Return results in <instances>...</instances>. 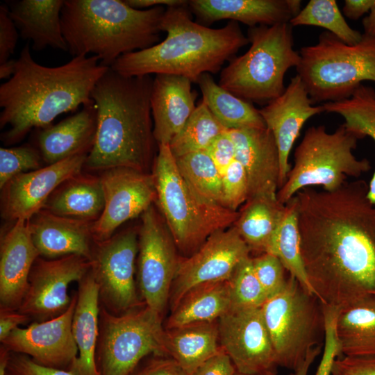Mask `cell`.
<instances>
[{"label":"cell","mask_w":375,"mask_h":375,"mask_svg":"<svg viewBox=\"0 0 375 375\" xmlns=\"http://www.w3.org/2000/svg\"><path fill=\"white\" fill-rule=\"evenodd\" d=\"M367 189L358 180L296 194L302 258L322 304L342 309L375 299V206Z\"/></svg>","instance_id":"obj_1"},{"label":"cell","mask_w":375,"mask_h":375,"mask_svg":"<svg viewBox=\"0 0 375 375\" xmlns=\"http://www.w3.org/2000/svg\"><path fill=\"white\" fill-rule=\"evenodd\" d=\"M109 67L95 56H78L58 67L36 62L26 43L13 75L0 85V128L5 145L22 140L33 128L51 125L59 115L91 101V92Z\"/></svg>","instance_id":"obj_2"},{"label":"cell","mask_w":375,"mask_h":375,"mask_svg":"<svg viewBox=\"0 0 375 375\" xmlns=\"http://www.w3.org/2000/svg\"><path fill=\"white\" fill-rule=\"evenodd\" d=\"M153 81L151 75L125 76L110 67L98 80L91 92L97 131L84 168L103 172L126 167L149 173L157 144L151 109Z\"/></svg>","instance_id":"obj_3"},{"label":"cell","mask_w":375,"mask_h":375,"mask_svg":"<svg viewBox=\"0 0 375 375\" xmlns=\"http://www.w3.org/2000/svg\"><path fill=\"white\" fill-rule=\"evenodd\" d=\"M160 28L167 33L164 40L121 56L110 68L125 76L171 74L197 83L203 74L218 73L249 43L236 22L219 28L194 22L188 2L166 7Z\"/></svg>","instance_id":"obj_4"},{"label":"cell","mask_w":375,"mask_h":375,"mask_svg":"<svg viewBox=\"0 0 375 375\" xmlns=\"http://www.w3.org/2000/svg\"><path fill=\"white\" fill-rule=\"evenodd\" d=\"M165 10L135 9L120 0H65L61 24L68 52L92 53L110 67L121 56L160 42Z\"/></svg>","instance_id":"obj_5"},{"label":"cell","mask_w":375,"mask_h":375,"mask_svg":"<svg viewBox=\"0 0 375 375\" xmlns=\"http://www.w3.org/2000/svg\"><path fill=\"white\" fill-rule=\"evenodd\" d=\"M152 169L156 203L177 249L187 257L212 233L236 221L238 211L208 200L187 182L168 144L158 146Z\"/></svg>","instance_id":"obj_6"},{"label":"cell","mask_w":375,"mask_h":375,"mask_svg":"<svg viewBox=\"0 0 375 375\" xmlns=\"http://www.w3.org/2000/svg\"><path fill=\"white\" fill-rule=\"evenodd\" d=\"M290 23L257 26L247 31L250 47L221 71L219 86L250 103H268L284 92V78L300 61Z\"/></svg>","instance_id":"obj_7"},{"label":"cell","mask_w":375,"mask_h":375,"mask_svg":"<svg viewBox=\"0 0 375 375\" xmlns=\"http://www.w3.org/2000/svg\"><path fill=\"white\" fill-rule=\"evenodd\" d=\"M297 75L314 102H335L349 98L366 81L375 82V35L362 33L347 44L328 31L318 42L301 48Z\"/></svg>","instance_id":"obj_8"},{"label":"cell","mask_w":375,"mask_h":375,"mask_svg":"<svg viewBox=\"0 0 375 375\" xmlns=\"http://www.w3.org/2000/svg\"><path fill=\"white\" fill-rule=\"evenodd\" d=\"M358 140L343 124L332 133L324 125L308 128L294 151V165L278 190V200L285 205L300 190L315 185L333 192L348 177L358 178L368 172L369 160L353 154Z\"/></svg>","instance_id":"obj_9"},{"label":"cell","mask_w":375,"mask_h":375,"mask_svg":"<svg viewBox=\"0 0 375 375\" xmlns=\"http://www.w3.org/2000/svg\"><path fill=\"white\" fill-rule=\"evenodd\" d=\"M278 366L294 371L324 334L322 304L289 275L284 288L260 307Z\"/></svg>","instance_id":"obj_10"},{"label":"cell","mask_w":375,"mask_h":375,"mask_svg":"<svg viewBox=\"0 0 375 375\" xmlns=\"http://www.w3.org/2000/svg\"><path fill=\"white\" fill-rule=\"evenodd\" d=\"M162 319L145 305L121 315L100 306L96 351L99 375H131L147 356L168 355Z\"/></svg>","instance_id":"obj_11"},{"label":"cell","mask_w":375,"mask_h":375,"mask_svg":"<svg viewBox=\"0 0 375 375\" xmlns=\"http://www.w3.org/2000/svg\"><path fill=\"white\" fill-rule=\"evenodd\" d=\"M140 217L136 260L140 299L162 316L181 257L162 216L153 204Z\"/></svg>","instance_id":"obj_12"},{"label":"cell","mask_w":375,"mask_h":375,"mask_svg":"<svg viewBox=\"0 0 375 375\" xmlns=\"http://www.w3.org/2000/svg\"><path fill=\"white\" fill-rule=\"evenodd\" d=\"M138 231L129 228L96 242L92 272L99 288L100 306L121 315L144 304L139 298L135 274Z\"/></svg>","instance_id":"obj_13"},{"label":"cell","mask_w":375,"mask_h":375,"mask_svg":"<svg viewBox=\"0 0 375 375\" xmlns=\"http://www.w3.org/2000/svg\"><path fill=\"white\" fill-rule=\"evenodd\" d=\"M250 253L249 247L233 226L212 233L194 253L181 258L171 289L172 310L192 288L229 280Z\"/></svg>","instance_id":"obj_14"},{"label":"cell","mask_w":375,"mask_h":375,"mask_svg":"<svg viewBox=\"0 0 375 375\" xmlns=\"http://www.w3.org/2000/svg\"><path fill=\"white\" fill-rule=\"evenodd\" d=\"M91 268V260L78 255L56 258L39 256L31 268L27 290L18 310L34 322L60 316L72 302L67 292L69 284L78 283Z\"/></svg>","instance_id":"obj_15"},{"label":"cell","mask_w":375,"mask_h":375,"mask_svg":"<svg viewBox=\"0 0 375 375\" xmlns=\"http://www.w3.org/2000/svg\"><path fill=\"white\" fill-rule=\"evenodd\" d=\"M217 322L220 346L238 373L274 372L278 365L260 308H231Z\"/></svg>","instance_id":"obj_16"},{"label":"cell","mask_w":375,"mask_h":375,"mask_svg":"<svg viewBox=\"0 0 375 375\" xmlns=\"http://www.w3.org/2000/svg\"><path fill=\"white\" fill-rule=\"evenodd\" d=\"M99 176L105 206L92 225L96 242L111 238L122 224L141 216L156 199L151 173L116 167L103 171Z\"/></svg>","instance_id":"obj_17"},{"label":"cell","mask_w":375,"mask_h":375,"mask_svg":"<svg viewBox=\"0 0 375 375\" xmlns=\"http://www.w3.org/2000/svg\"><path fill=\"white\" fill-rule=\"evenodd\" d=\"M77 296V292L72 294L70 306L60 316L17 327L1 345L10 353L28 356L40 365L67 370L78 356L72 330Z\"/></svg>","instance_id":"obj_18"},{"label":"cell","mask_w":375,"mask_h":375,"mask_svg":"<svg viewBox=\"0 0 375 375\" xmlns=\"http://www.w3.org/2000/svg\"><path fill=\"white\" fill-rule=\"evenodd\" d=\"M88 155L74 156L15 176L1 189L2 218L10 223L28 220L62 183L81 172Z\"/></svg>","instance_id":"obj_19"},{"label":"cell","mask_w":375,"mask_h":375,"mask_svg":"<svg viewBox=\"0 0 375 375\" xmlns=\"http://www.w3.org/2000/svg\"><path fill=\"white\" fill-rule=\"evenodd\" d=\"M314 104L304 83L297 74L291 78L281 95L258 109L278 149L280 188L291 169L290 154L303 126L310 117L325 112L322 105Z\"/></svg>","instance_id":"obj_20"},{"label":"cell","mask_w":375,"mask_h":375,"mask_svg":"<svg viewBox=\"0 0 375 375\" xmlns=\"http://www.w3.org/2000/svg\"><path fill=\"white\" fill-rule=\"evenodd\" d=\"M228 132L235 144V159L242 164L247 176L249 199L277 197L280 158L271 131L264 127L232 129Z\"/></svg>","instance_id":"obj_21"},{"label":"cell","mask_w":375,"mask_h":375,"mask_svg":"<svg viewBox=\"0 0 375 375\" xmlns=\"http://www.w3.org/2000/svg\"><path fill=\"white\" fill-rule=\"evenodd\" d=\"M39 256L28 220L12 222L1 233L0 309H19L27 290L31 268Z\"/></svg>","instance_id":"obj_22"},{"label":"cell","mask_w":375,"mask_h":375,"mask_svg":"<svg viewBox=\"0 0 375 375\" xmlns=\"http://www.w3.org/2000/svg\"><path fill=\"white\" fill-rule=\"evenodd\" d=\"M28 225L40 257L74 254L91 260L96 244L92 222L58 216L42 208L28 220Z\"/></svg>","instance_id":"obj_23"},{"label":"cell","mask_w":375,"mask_h":375,"mask_svg":"<svg viewBox=\"0 0 375 375\" xmlns=\"http://www.w3.org/2000/svg\"><path fill=\"white\" fill-rule=\"evenodd\" d=\"M299 0H191L197 22L206 26L229 19L251 27L289 23L301 10Z\"/></svg>","instance_id":"obj_24"},{"label":"cell","mask_w":375,"mask_h":375,"mask_svg":"<svg viewBox=\"0 0 375 375\" xmlns=\"http://www.w3.org/2000/svg\"><path fill=\"white\" fill-rule=\"evenodd\" d=\"M183 76L156 74L153 81L151 109L153 136L158 145L169 144L196 108L197 93Z\"/></svg>","instance_id":"obj_25"},{"label":"cell","mask_w":375,"mask_h":375,"mask_svg":"<svg viewBox=\"0 0 375 375\" xmlns=\"http://www.w3.org/2000/svg\"><path fill=\"white\" fill-rule=\"evenodd\" d=\"M38 149L44 162L51 165L66 158L88 154L97 131V110L94 102L82 106L75 115L55 125L40 128Z\"/></svg>","instance_id":"obj_26"},{"label":"cell","mask_w":375,"mask_h":375,"mask_svg":"<svg viewBox=\"0 0 375 375\" xmlns=\"http://www.w3.org/2000/svg\"><path fill=\"white\" fill-rule=\"evenodd\" d=\"M78 283L72 326L78 356L67 371L73 375H99L96 351L99 335L100 301L98 285L92 269Z\"/></svg>","instance_id":"obj_27"},{"label":"cell","mask_w":375,"mask_h":375,"mask_svg":"<svg viewBox=\"0 0 375 375\" xmlns=\"http://www.w3.org/2000/svg\"><path fill=\"white\" fill-rule=\"evenodd\" d=\"M64 3L65 0H20L6 3L19 35L32 42L33 50L50 47L68 51L61 24Z\"/></svg>","instance_id":"obj_28"},{"label":"cell","mask_w":375,"mask_h":375,"mask_svg":"<svg viewBox=\"0 0 375 375\" xmlns=\"http://www.w3.org/2000/svg\"><path fill=\"white\" fill-rule=\"evenodd\" d=\"M104 206L100 176L80 172L62 183L43 208L58 216L94 223L101 215Z\"/></svg>","instance_id":"obj_29"},{"label":"cell","mask_w":375,"mask_h":375,"mask_svg":"<svg viewBox=\"0 0 375 375\" xmlns=\"http://www.w3.org/2000/svg\"><path fill=\"white\" fill-rule=\"evenodd\" d=\"M165 344L167 354L192 375L222 349L217 320L165 329Z\"/></svg>","instance_id":"obj_30"},{"label":"cell","mask_w":375,"mask_h":375,"mask_svg":"<svg viewBox=\"0 0 375 375\" xmlns=\"http://www.w3.org/2000/svg\"><path fill=\"white\" fill-rule=\"evenodd\" d=\"M231 308L229 280L201 284L190 290L172 310L165 329L217 321Z\"/></svg>","instance_id":"obj_31"},{"label":"cell","mask_w":375,"mask_h":375,"mask_svg":"<svg viewBox=\"0 0 375 375\" xmlns=\"http://www.w3.org/2000/svg\"><path fill=\"white\" fill-rule=\"evenodd\" d=\"M284 211L285 205L277 197H251L238 211L233 226L251 252L268 253Z\"/></svg>","instance_id":"obj_32"},{"label":"cell","mask_w":375,"mask_h":375,"mask_svg":"<svg viewBox=\"0 0 375 375\" xmlns=\"http://www.w3.org/2000/svg\"><path fill=\"white\" fill-rule=\"evenodd\" d=\"M336 332L341 356L375 357V299L340 309Z\"/></svg>","instance_id":"obj_33"},{"label":"cell","mask_w":375,"mask_h":375,"mask_svg":"<svg viewBox=\"0 0 375 375\" xmlns=\"http://www.w3.org/2000/svg\"><path fill=\"white\" fill-rule=\"evenodd\" d=\"M197 83L202 101L226 129L266 127L258 109L219 86L210 74H203Z\"/></svg>","instance_id":"obj_34"},{"label":"cell","mask_w":375,"mask_h":375,"mask_svg":"<svg viewBox=\"0 0 375 375\" xmlns=\"http://www.w3.org/2000/svg\"><path fill=\"white\" fill-rule=\"evenodd\" d=\"M298 210V199L295 195L285 204L283 217L268 253L278 257L289 274L307 292L316 296L302 258Z\"/></svg>","instance_id":"obj_35"},{"label":"cell","mask_w":375,"mask_h":375,"mask_svg":"<svg viewBox=\"0 0 375 375\" xmlns=\"http://www.w3.org/2000/svg\"><path fill=\"white\" fill-rule=\"evenodd\" d=\"M325 112L343 117L344 126L361 139L370 137L375 143V90L360 85L351 96L342 101L322 104ZM369 201L375 206V171L368 183Z\"/></svg>","instance_id":"obj_36"},{"label":"cell","mask_w":375,"mask_h":375,"mask_svg":"<svg viewBox=\"0 0 375 375\" xmlns=\"http://www.w3.org/2000/svg\"><path fill=\"white\" fill-rule=\"evenodd\" d=\"M227 130L201 101L168 145L177 158L190 153L206 151L217 137Z\"/></svg>","instance_id":"obj_37"},{"label":"cell","mask_w":375,"mask_h":375,"mask_svg":"<svg viewBox=\"0 0 375 375\" xmlns=\"http://www.w3.org/2000/svg\"><path fill=\"white\" fill-rule=\"evenodd\" d=\"M292 26L324 28L347 44H355L362 33L350 27L335 0H310L289 22Z\"/></svg>","instance_id":"obj_38"},{"label":"cell","mask_w":375,"mask_h":375,"mask_svg":"<svg viewBox=\"0 0 375 375\" xmlns=\"http://www.w3.org/2000/svg\"><path fill=\"white\" fill-rule=\"evenodd\" d=\"M176 161L183 178L198 193L222 205V176L206 151L182 156Z\"/></svg>","instance_id":"obj_39"},{"label":"cell","mask_w":375,"mask_h":375,"mask_svg":"<svg viewBox=\"0 0 375 375\" xmlns=\"http://www.w3.org/2000/svg\"><path fill=\"white\" fill-rule=\"evenodd\" d=\"M229 283L232 308H260L267 299L255 274L251 256L238 266Z\"/></svg>","instance_id":"obj_40"},{"label":"cell","mask_w":375,"mask_h":375,"mask_svg":"<svg viewBox=\"0 0 375 375\" xmlns=\"http://www.w3.org/2000/svg\"><path fill=\"white\" fill-rule=\"evenodd\" d=\"M44 160L38 148L23 144L0 149V189L15 176L43 167Z\"/></svg>","instance_id":"obj_41"},{"label":"cell","mask_w":375,"mask_h":375,"mask_svg":"<svg viewBox=\"0 0 375 375\" xmlns=\"http://www.w3.org/2000/svg\"><path fill=\"white\" fill-rule=\"evenodd\" d=\"M222 200L225 208L238 211L249 199V183L242 164L235 159L222 176Z\"/></svg>","instance_id":"obj_42"},{"label":"cell","mask_w":375,"mask_h":375,"mask_svg":"<svg viewBox=\"0 0 375 375\" xmlns=\"http://www.w3.org/2000/svg\"><path fill=\"white\" fill-rule=\"evenodd\" d=\"M255 274L267 299L278 293L285 286L286 269L275 255L264 253L251 258Z\"/></svg>","instance_id":"obj_43"},{"label":"cell","mask_w":375,"mask_h":375,"mask_svg":"<svg viewBox=\"0 0 375 375\" xmlns=\"http://www.w3.org/2000/svg\"><path fill=\"white\" fill-rule=\"evenodd\" d=\"M322 304L324 323L323 353L315 375H331L335 359L341 356L340 344L336 332V322L340 309Z\"/></svg>","instance_id":"obj_44"},{"label":"cell","mask_w":375,"mask_h":375,"mask_svg":"<svg viewBox=\"0 0 375 375\" xmlns=\"http://www.w3.org/2000/svg\"><path fill=\"white\" fill-rule=\"evenodd\" d=\"M6 375H73L65 369L40 365L28 356L10 353Z\"/></svg>","instance_id":"obj_45"},{"label":"cell","mask_w":375,"mask_h":375,"mask_svg":"<svg viewBox=\"0 0 375 375\" xmlns=\"http://www.w3.org/2000/svg\"><path fill=\"white\" fill-rule=\"evenodd\" d=\"M206 151L222 176L235 159V147L228 130L217 137Z\"/></svg>","instance_id":"obj_46"},{"label":"cell","mask_w":375,"mask_h":375,"mask_svg":"<svg viewBox=\"0 0 375 375\" xmlns=\"http://www.w3.org/2000/svg\"><path fill=\"white\" fill-rule=\"evenodd\" d=\"M19 31L9 15L6 3L0 6V64L8 60L14 53Z\"/></svg>","instance_id":"obj_47"},{"label":"cell","mask_w":375,"mask_h":375,"mask_svg":"<svg viewBox=\"0 0 375 375\" xmlns=\"http://www.w3.org/2000/svg\"><path fill=\"white\" fill-rule=\"evenodd\" d=\"M331 375H375V357L340 356L333 363Z\"/></svg>","instance_id":"obj_48"},{"label":"cell","mask_w":375,"mask_h":375,"mask_svg":"<svg viewBox=\"0 0 375 375\" xmlns=\"http://www.w3.org/2000/svg\"><path fill=\"white\" fill-rule=\"evenodd\" d=\"M236 368L222 349L201 365L192 375H236Z\"/></svg>","instance_id":"obj_49"},{"label":"cell","mask_w":375,"mask_h":375,"mask_svg":"<svg viewBox=\"0 0 375 375\" xmlns=\"http://www.w3.org/2000/svg\"><path fill=\"white\" fill-rule=\"evenodd\" d=\"M31 320L18 310L0 309V342L3 341L14 329Z\"/></svg>","instance_id":"obj_50"},{"label":"cell","mask_w":375,"mask_h":375,"mask_svg":"<svg viewBox=\"0 0 375 375\" xmlns=\"http://www.w3.org/2000/svg\"><path fill=\"white\" fill-rule=\"evenodd\" d=\"M148 375H190L171 358H155L149 361Z\"/></svg>","instance_id":"obj_51"},{"label":"cell","mask_w":375,"mask_h":375,"mask_svg":"<svg viewBox=\"0 0 375 375\" xmlns=\"http://www.w3.org/2000/svg\"><path fill=\"white\" fill-rule=\"evenodd\" d=\"M375 5V0H345L342 8L343 14L349 19L357 20L369 13Z\"/></svg>","instance_id":"obj_52"},{"label":"cell","mask_w":375,"mask_h":375,"mask_svg":"<svg viewBox=\"0 0 375 375\" xmlns=\"http://www.w3.org/2000/svg\"><path fill=\"white\" fill-rule=\"evenodd\" d=\"M125 2L131 7L145 10L157 6H177L188 3V1L185 0H126Z\"/></svg>","instance_id":"obj_53"},{"label":"cell","mask_w":375,"mask_h":375,"mask_svg":"<svg viewBox=\"0 0 375 375\" xmlns=\"http://www.w3.org/2000/svg\"><path fill=\"white\" fill-rule=\"evenodd\" d=\"M321 352V346L311 349L307 353L303 362L290 375H308V370L315 358Z\"/></svg>","instance_id":"obj_54"},{"label":"cell","mask_w":375,"mask_h":375,"mask_svg":"<svg viewBox=\"0 0 375 375\" xmlns=\"http://www.w3.org/2000/svg\"><path fill=\"white\" fill-rule=\"evenodd\" d=\"M364 33L375 35V5L369 13L363 18Z\"/></svg>","instance_id":"obj_55"},{"label":"cell","mask_w":375,"mask_h":375,"mask_svg":"<svg viewBox=\"0 0 375 375\" xmlns=\"http://www.w3.org/2000/svg\"><path fill=\"white\" fill-rule=\"evenodd\" d=\"M16 59H10L0 64V78H10L14 74Z\"/></svg>","instance_id":"obj_56"},{"label":"cell","mask_w":375,"mask_h":375,"mask_svg":"<svg viewBox=\"0 0 375 375\" xmlns=\"http://www.w3.org/2000/svg\"><path fill=\"white\" fill-rule=\"evenodd\" d=\"M10 353L5 347L0 345V375H6V367Z\"/></svg>","instance_id":"obj_57"},{"label":"cell","mask_w":375,"mask_h":375,"mask_svg":"<svg viewBox=\"0 0 375 375\" xmlns=\"http://www.w3.org/2000/svg\"><path fill=\"white\" fill-rule=\"evenodd\" d=\"M149 369V362L139 370L135 371L131 375H148Z\"/></svg>","instance_id":"obj_58"},{"label":"cell","mask_w":375,"mask_h":375,"mask_svg":"<svg viewBox=\"0 0 375 375\" xmlns=\"http://www.w3.org/2000/svg\"><path fill=\"white\" fill-rule=\"evenodd\" d=\"M236 375H247V374H240V373L237 372ZM258 375H277V374H276L275 372H265V373H263V374H258Z\"/></svg>","instance_id":"obj_59"}]
</instances>
